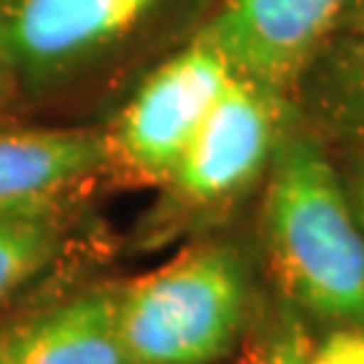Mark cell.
Wrapping results in <instances>:
<instances>
[{"mask_svg": "<svg viewBox=\"0 0 364 364\" xmlns=\"http://www.w3.org/2000/svg\"><path fill=\"white\" fill-rule=\"evenodd\" d=\"M262 232L294 308L364 335V227L324 146L289 122L267 168Z\"/></svg>", "mask_w": 364, "mask_h": 364, "instance_id": "cell-1", "label": "cell"}, {"mask_svg": "<svg viewBox=\"0 0 364 364\" xmlns=\"http://www.w3.org/2000/svg\"><path fill=\"white\" fill-rule=\"evenodd\" d=\"M246 270L232 246L200 243L117 287L132 364H216L246 318Z\"/></svg>", "mask_w": 364, "mask_h": 364, "instance_id": "cell-2", "label": "cell"}, {"mask_svg": "<svg viewBox=\"0 0 364 364\" xmlns=\"http://www.w3.org/2000/svg\"><path fill=\"white\" fill-rule=\"evenodd\" d=\"M235 73L208 43L192 38L156 65L122 108L108 135L111 162L135 178L168 183Z\"/></svg>", "mask_w": 364, "mask_h": 364, "instance_id": "cell-3", "label": "cell"}, {"mask_svg": "<svg viewBox=\"0 0 364 364\" xmlns=\"http://www.w3.org/2000/svg\"><path fill=\"white\" fill-rule=\"evenodd\" d=\"M162 0H0V76L49 87L114 52Z\"/></svg>", "mask_w": 364, "mask_h": 364, "instance_id": "cell-4", "label": "cell"}, {"mask_svg": "<svg viewBox=\"0 0 364 364\" xmlns=\"http://www.w3.org/2000/svg\"><path fill=\"white\" fill-rule=\"evenodd\" d=\"M287 122L281 92L235 76L168 178L173 195L189 208L240 197L267 173Z\"/></svg>", "mask_w": 364, "mask_h": 364, "instance_id": "cell-5", "label": "cell"}, {"mask_svg": "<svg viewBox=\"0 0 364 364\" xmlns=\"http://www.w3.org/2000/svg\"><path fill=\"white\" fill-rule=\"evenodd\" d=\"M348 0H221L197 41L235 76L287 95L338 36Z\"/></svg>", "mask_w": 364, "mask_h": 364, "instance_id": "cell-6", "label": "cell"}, {"mask_svg": "<svg viewBox=\"0 0 364 364\" xmlns=\"http://www.w3.org/2000/svg\"><path fill=\"white\" fill-rule=\"evenodd\" d=\"M111 165L108 132L87 127L0 130V213L57 208Z\"/></svg>", "mask_w": 364, "mask_h": 364, "instance_id": "cell-7", "label": "cell"}, {"mask_svg": "<svg viewBox=\"0 0 364 364\" xmlns=\"http://www.w3.org/2000/svg\"><path fill=\"white\" fill-rule=\"evenodd\" d=\"M3 364H132L119 335L117 287H92L0 335Z\"/></svg>", "mask_w": 364, "mask_h": 364, "instance_id": "cell-8", "label": "cell"}, {"mask_svg": "<svg viewBox=\"0 0 364 364\" xmlns=\"http://www.w3.org/2000/svg\"><path fill=\"white\" fill-rule=\"evenodd\" d=\"M316 117L364 149V38L335 36L305 73Z\"/></svg>", "mask_w": 364, "mask_h": 364, "instance_id": "cell-9", "label": "cell"}, {"mask_svg": "<svg viewBox=\"0 0 364 364\" xmlns=\"http://www.w3.org/2000/svg\"><path fill=\"white\" fill-rule=\"evenodd\" d=\"M60 230L54 208L0 213V302L52 262Z\"/></svg>", "mask_w": 364, "mask_h": 364, "instance_id": "cell-10", "label": "cell"}, {"mask_svg": "<svg viewBox=\"0 0 364 364\" xmlns=\"http://www.w3.org/2000/svg\"><path fill=\"white\" fill-rule=\"evenodd\" d=\"M308 353L311 343L305 338V329L294 316H287L273 332V340L259 364H308Z\"/></svg>", "mask_w": 364, "mask_h": 364, "instance_id": "cell-11", "label": "cell"}, {"mask_svg": "<svg viewBox=\"0 0 364 364\" xmlns=\"http://www.w3.org/2000/svg\"><path fill=\"white\" fill-rule=\"evenodd\" d=\"M308 364H364V335L329 332L318 346H311Z\"/></svg>", "mask_w": 364, "mask_h": 364, "instance_id": "cell-12", "label": "cell"}, {"mask_svg": "<svg viewBox=\"0 0 364 364\" xmlns=\"http://www.w3.org/2000/svg\"><path fill=\"white\" fill-rule=\"evenodd\" d=\"M343 181H346L348 197H351L353 203V210H356V216H359V221H362L364 227V159H359L356 165H351V168L346 170Z\"/></svg>", "mask_w": 364, "mask_h": 364, "instance_id": "cell-13", "label": "cell"}, {"mask_svg": "<svg viewBox=\"0 0 364 364\" xmlns=\"http://www.w3.org/2000/svg\"><path fill=\"white\" fill-rule=\"evenodd\" d=\"M338 36H362L364 38V0H348L343 19H340Z\"/></svg>", "mask_w": 364, "mask_h": 364, "instance_id": "cell-14", "label": "cell"}, {"mask_svg": "<svg viewBox=\"0 0 364 364\" xmlns=\"http://www.w3.org/2000/svg\"><path fill=\"white\" fill-rule=\"evenodd\" d=\"M0 364H3V359H0Z\"/></svg>", "mask_w": 364, "mask_h": 364, "instance_id": "cell-15", "label": "cell"}, {"mask_svg": "<svg viewBox=\"0 0 364 364\" xmlns=\"http://www.w3.org/2000/svg\"><path fill=\"white\" fill-rule=\"evenodd\" d=\"M0 81H3V76H0Z\"/></svg>", "mask_w": 364, "mask_h": 364, "instance_id": "cell-16", "label": "cell"}]
</instances>
